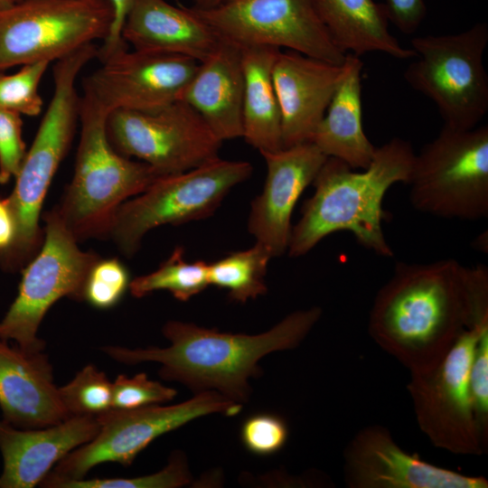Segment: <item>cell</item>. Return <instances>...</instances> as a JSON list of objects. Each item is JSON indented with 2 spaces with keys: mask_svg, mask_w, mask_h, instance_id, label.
Returning <instances> with one entry per match:
<instances>
[{
  "mask_svg": "<svg viewBox=\"0 0 488 488\" xmlns=\"http://www.w3.org/2000/svg\"><path fill=\"white\" fill-rule=\"evenodd\" d=\"M389 20L405 34L415 33L425 19L424 0H385Z\"/></svg>",
  "mask_w": 488,
  "mask_h": 488,
  "instance_id": "cell-36",
  "label": "cell"
},
{
  "mask_svg": "<svg viewBox=\"0 0 488 488\" xmlns=\"http://www.w3.org/2000/svg\"><path fill=\"white\" fill-rule=\"evenodd\" d=\"M321 315L318 306L296 310L268 331L255 335L221 333L171 320L162 330L170 342L167 347L110 345L100 350L123 364L157 362L164 380L179 381L195 393L215 390L241 404L251 391L249 380L260 374L259 360L270 352L297 347Z\"/></svg>",
  "mask_w": 488,
  "mask_h": 488,
  "instance_id": "cell-2",
  "label": "cell"
},
{
  "mask_svg": "<svg viewBox=\"0 0 488 488\" xmlns=\"http://www.w3.org/2000/svg\"><path fill=\"white\" fill-rule=\"evenodd\" d=\"M472 410L483 450L488 448V326L475 343L468 372Z\"/></svg>",
  "mask_w": 488,
  "mask_h": 488,
  "instance_id": "cell-32",
  "label": "cell"
},
{
  "mask_svg": "<svg viewBox=\"0 0 488 488\" xmlns=\"http://www.w3.org/2000/svg\"><path fill=\"white\" fill-rule=\"evenodd\" d=\"M415 155L410 142L394 137L376 147L370 165L361 172L327 157L312 183L314 194L292 227L288 255L304 256L328 235L349 231L366 249L392 257L382 229L386 217L382 202L393 184H408Z\"/></svg>",
  "mask_w": 488,
  "mask_h": 488,
  "instance_id": "cell-3",
  "label": "cell"
},
{
  "mask_svg": "<svg viewBox=\"0 0 488 488\" xmlns=\"http://www.w3.org/2000/svg\"><path fill=\"white\" fill-rule=\"evenodd\" d=\"M413 207L443 218L476 221L488 216V126L443 127L416 154L408 183Z\"/></svg>",
  "mask_w": 488,
  "mask_h": 488,
  "instance_id": "cell-7",
  "label": "cell"
},
{
  "mask_svg": "<svg viewBox=\"0 0 488 488\" xmlns=\"http://www.w3.org/2000/svg\"><path fill=\"white\" fill-rule=\"evenodd\" d=\"M226 0H193V7L199 9H208L214 7Z\"/></svg>",
  "mask_w": 488,
  "mask_h": 488,
  "instance_id": "cell-39",
  "label": "cell"
},
{
  "mask_svg": "<svg viewBox=\"0 0 488 488\" xmlns=\"http://www.w3.org/2000/svg\"><path fill=\"white\" fill-rule=\"evenodd\" d=\"M98 52L96 44L89 43L55 61L52 97L7 196L17 230L13 246L0 255V267L5 272L21 271L42 243L43 230L39 225L42 204L80 124L76 80Z\"/></svg>",
  "mask_w": 488,
  "mask_h": 488,
  "instance_id": "cell-4",
  "label": "cell"
},
{
  "mask_svg": "<svg viewBox=\"0 0 488 488\" xmlns=\"http://www.w3.org/2000/svg\"><path fill=\"white\" fill-rule=\"evenodd\" d=\"M113 10V21L107 38L99 48L98 58L103 61L118 51L127 48L122 38V28L126 16L134 0H108Z\"/></svg>",
  "mask_w": 488,
  "mask_h": 488,
  "instance_id": "cell-37",
  "label": "cell"
},
{
  "mask_svg": "<svg viewBox=\"0 0 488 488\" xmlns=\"http://www.w3.org/2000/svg\"><path fill=\"white\" fill-rule=\"evenodd\" d=\"M333 64L293 51H279L272 70L282 122L283 148L311 142L343 76Z\"/></svg>",
  "mask_w": 488,
  "mask_h": 488,
  "instance_id": "cell-18",
  "label": "cell"
},
{
  "mask_svg": "<svg viewBox=\"0 0 488 488\" xmlns=\"http://www.w3.org/2000/svg\"><path fill=\"white\" fill-rule=\"evenodd\" d=\"M107 117L102 108L80 96L74 173L55 206L78 241L108 237L119 206L161 177L148 164L134 161L112 146Z\"/></svg>",
  "mask_w": 488,
  "mask_h": 488,
  "instance_id": "cell-5",
  "label": "cell"
},
{
  "mask_svg": "<svg viewBox=\"0 0 488 488\" xmlns=\"http://www.w3.org/2000/svg\"><path fill=\"white\" fill-rule=\"evenodd\" d=\"M14 2L20 1V0H13Z\"/></svg>",
  "mask_w": 488,
  "mask_h": 488,
  "instance_id": "cell-41",
  "label": "cell"
},
{
  "mask_svg": "<svg viewBox=\"0 0 488 488\" xmlns=\"http://www.w3.org/2000/svg\"><path fill=\"white\" fill-rule=\"evenodd\" d=\"M261 155L267 175L250 203L248 230L276 258L287 252L293 210L327 156L312 142Z\"/></svg>",
  "mask_w": 488,
  "mask_h": 488,
  "instance_id": "cell-17",
  "label": "cell"
},
{
  "mask_svg": "<svg viewBox=\"0 0 488 488\" xmlns=\"http://www.w3.org/2000/svg\"><path fill=\"white\" fill-rule=\"evenodd\" d=\"M488 323L465 330L432 369L410 372L407 385L418 427L437 448L455 455L484 454L468 390L475 343Z\"/></svg>",
  "mask_w": 488,
  "mask_h": 488,
  "instance_id": "cell-14",
  "label": "cell"
},
{
  "mask_svg": "<svg viewBox=\"0 0 488 488\" xmlns=\"http://www.w3.org/2000/svg\"><path fill=\"white\" fill-rule=\"evenodd\" d=\"M279 51L261 46L241 48L242 137L260 154L283 148L281 113L272 77Z\"/></svg>",
  "mask_w": 488,
  "mask_h": 488,
  "instance_id": "cell-25",
  "label": "cell"
},
{
  "mask_svg": "<svg viewBox=\"0 0 488 488\" xmlns=\"http://www.w3.org/2000/svg\"><path fill=\"white\" fill-rule=\"evenodd\" d=\"M99 431L96 417L70 416L40 428H19L0 419L3 469L0 488H33L54 465Z\"/></svg>",
  "mask_w": 488,
  "mask_h": 488,
  "instance_id": "cell-19",
  "label": "cell"
},
{
  "mask_svg": "<svg viewBox=\"0 0 488 488\" xmlns=\"http://www.w3.org/2000/svg\"><path fill=\"white\" fill-rule=\"evenodd\" d=\"M410 44L418 59L404 72L408 84L436 104L444 127H477L488 112L487 23L457 33L414 37Z\"/></svg>",
  "mask_w": 488,
  "mask_h": 488,
  "instance_id": "cell-6",
  "label": "cell"
},
{
  "mask_svg": "<svg viewBox=\"0 0 488 488\" xmlns=\"http://www.w3.org/2000/svg\"><path fill=\"white\" fill-rule=\"evenodd\" d=\"M241 48L220 38L178 100L192 107L221 142L242 137Z\"/></svg>",
  "mask_w": 488,
  "mask_h": 488,
  "instance_id": "cell-22",
  "label": "cell"
},
{
  "mask_svg": "<svg viewBox=\"0 0 488 488\" xmlns=\"http://www.w3.org/2000/svg\"><path fill=\"white\" fill-rule=\"evenodd\" d=\"M130 281L128 269L120 259L99 258L86 277L82 301L99 309H109L121 300Z\"/></svg>",
  "mask_w": 488,
  "mask_h": 488,
  "instance_id": "cell-31",
  "label": "cell"
},
{
  "mask_svg": "<svg viewBox=\"0 0 488 488\" xmlns=\"http://www.w3.org/2000/svg\"><path fill=\"white\" fill-rule=\"evenodd\" d=\"M50 62L37 61L23 65L13 74L0 71V108L29 117L41 114L43 100L40 82Z\"/></svg>",
  "mask_w": 488,
  "mask_h": 488,
  "instance_id": "cell-29",
  "label": "cell"
},
{
  "mask_svg": "<svg viewBox=\"0 0 488 488\" xmlns=\"http://www.w3.org/2000/svg\"><path fill=\"white\" fill-rule=\"evenodd\" d=\"M16 230V220L8 197L0 198V255L13 246Z\"/></svg>",
  "mask_w": 488,
  "mask_h": 488,
  "instance_id": "cell-38",
  "label": "cell"
},
{
  "mask_svg": "<svg viewBox=\"0 0 488 488\" xmlns=\"http://www.w3.org/2000/svg\"><path fill=\"white\" fill-rule=\"evenodd\" d=\"M113 21L108 0H20L0 10V71L56 61L102 42Z\"/></svg>",
  "mask_w": 488,
  "mask_h": 488,
  "instance_id": "cell-11",
  "label": "cell"
},
{
  "mask_svg": "<svg viewBox=\"0 0 488 488\" xmlns=\"http://www.w3.org/2000/svg\"><path fill=\"white\" fill-rule=\"evenodd\" d=\"M0 409L3 420L23 429L55 425L70 417L43 351L26 352L0 339Z\"/></svg>",
  "mask_w": 488,
  "mask_h": 488,
  "instance_id": "cell-20",
  "label": "cell"
},
{
  "mask_svg": "<svg viewBox=\"0 0 488 488\" xmlns=\"http://www.w3.org/2000/svg\"><path fill=\"white\" fill-rule=\"evenodd\" d=\"M14 3L13 0H0V10L11 6Z\"/></svg>",
  "mask_w": 488,
  "mask_h": 488,
  "instance_id": "cell-40",
  "label": "cell"
},
{
  "mask_svg": "<svg viewBox=\"0 0 488 488\" xmlns=\"http://www.w3.org/2000/svg\"><path fill=\"white\" fill-rule=\"evenodd\" d=\"M343 473L349 488H487L483 476L462 474L402 449L384 426L358 431L345 447Z\"/></svg>",
  "mask_w": 488,
  "mask_h": 488,
  "instance_id": "cell-16",
  "label": "cell"
},
{
  "mask_svg": "<svg viewBox=\"0 0 488 488\" xmlns=\"http://www.w3.org/2000/svg\"><path fill=\"white\" fill-rule=\"evenodd\" d=\"M175 389L149 380L144 372L132 377L119 374L112 382V408L133 409L172 400Z\"/></svg>",
  "mask_w": 488,
  "mask_h": 488,
  "instance_id": "cell-33",
  "label": "cell"
},
{
  "mask_svg": "<svg viewBox=\"0 0 488 488\" xmlns=\"http://www.w3.org/2000/svg\"><path fill=\"white\" fill-rule=\"evenodd\" d=\"M362 66L359 56L346 54L343 76L311 140L327 157L355 170L367 168L376 150L362 126Z\"/></svg>",
  "mask_w": 488,
  "mask_h": 488,
  "instance_id": "cell-23",
  "label": "cell"
},
{
  "mask_svg": "<svg viewBox=\"0 0 488 488\" xmlns=\"http://www.w3.org/2000/svg\"><path fill=\"white\" fill-rule=\"evenodd\" d=\"M42 219V243L21 269L17 295L0 320V339L30 352L44 350L38 332L57 301L63 297L82 301L88 273L100 258L80 249L55 206Z\"/></svg>",
  "mask_w": 488,
  "mask_h": 488,
  "instance_id": "cell-9",
  "label": "cell"
},
{
  "mask_svg": "<svg viewBox=\"0 0 488 488\" xmlns=\"http://www.w3.org/2000/svg\"><path fill=\"white\" fill-rule=\"evenodd\" d=\"M208 266L203 260L186 261L183 248L176 247L155 271L131 280L128 289L136 298L166 290L177 300L186 302L210 286Z\"/></svg>",
  "mask_w": 488,
  "mask_h": 488,
  "instance_id": "cell-27",
  "label": "cell"
},
{
  "mask_svg": "<svg viewBox=\"0 0 488 488\" xmlns=\"http://www.w3.org/2000/svg\"><path fill=\"white\" fill-rule=\"evenodd\" d=\"M488 323V269L454 258L396 264L377 292L371 339L410 372L436 366L467 329Z\"/></svg>",
  "mask_w": 488,
  "mask_h": 488,
  "instance_id": "cell-1",
  "label": "cell"
},
{
  "mask_svg": "<svg viewBox=\"0 0 488 488\" xmlns=\"http://www.w3.org/2000/svg\"><path fill=\"white\" fill-rule=\"evenodd\" d=\"M192 482L186 456L174 451L160 471L137 477L83 478L69 481L60 488H177Z\"/></svg>",
  "mask_w": 488,
  "mask_h": 488,
  "instance_id": "cell-30",
  "label": "cell"
},
{
  "mask_svg": "<svg viewBox=\"0 0 488 488\" xmlns=\"http://www.w3.org/2000/svg\"><path fill=\"white\" fill-rule=\"evenodd\" d=\"M190 7L219 38L240 48H286L333 64L345 61L315 0H226L208 9Z\"/></svg>",
  "mask_w": 488,
  "mask_h": 488,
  "instance_id": "cell-12",
  "label": "cell"
},
{
  "mask_svg": "<svg viewBox=\"0 0 488 488\" xmlns=\"http://www.w3.org/2000/svg\"><path fill=\"white\" fill-rule=\"evenodd\" d=\"M112 146L160 176L180 174L219 157L221 145L202 117L176 100L151 111L115 110L107 117Z\"/></svg>",
  "mask_w": 488,
  "mask_h": 488,
  "instance_id": "cell-13",
  "label": "cell"
},
{
  "mask_svg": "<svg viewBox=\"0 0 488 488\" xmlns=\"http://www.w3.org/2000/svg\"><path fill=\"white\" fill-rule=\"evenodd\" d=\"M122 38L133 50L181 55L198 62L208 58L220 42L191 7L166 0H134Z\"/></svg>",
  "mask_w": 488,
  "mask_h": 488,
  "instance_id": "cell-21",
  "label": "cell"
},
{
  "mask_svg": "<svg viewBox=\"0 0 488 488\" xmlns=\"http://www.w3.org/2000/svg\"><path fill=\"white\" fill-rule=\"evenodd\" d=\"M26 152L21 115L0 108V184L14 179Z\"/></svg>",
  "mask_w": 488,
  "mask_h": 488,
  "instance_id": "cell-35",
  "label": "cell"
},
{
  "mask_svg": "<svg viewBox=\"0 0 488 488\" xmlns=\"http://www.w3.org/2000/svg\"><path fill=\"white\" fill-rule=\"evenodd\" d=\"M241 408L215 390L198 392L172 406L150 405L133 409L111 408L96 417L99 431L88 443L57 463L39 484L60 488L66 482L83 479L103 463L130 465L137 455L158 436L208 414L234 415Z\"/></svg>",
  "mask_w": 488,
  "mask_h": 488,
  "instance_id": "cell-10",
  "label": "cell"
},
{
  "mask_svg": "<svg viewBox=\"0 0 488 488\" xmlns=\"http://www.w3.org/2000/svg\"><path fill=\"white\" fill-rule=\"evenodd\" d=\"M288 428L279 417L258 414L245 420L241 427V439L251 453L260 455H272L286 444Z\"/></svg>",
  "mask_w": 488,
  "mask_h": 488,
  "instance_id": "cell-34",
  "label": "cell"
},
{
  "mask_svg": "<svg viewBox=\"0 0 488 488\" xmlns=\"http://www.w3.org/2000/svg\"><path fill=\"white\" fill-rule=\"evenodd\" d=\"M271 258L269 251L256 242L248 249L231 252L209 263V283L227 289L230 298L237 302L255 299L267 291L265 278Z\"/></svg>",
  "mask_w": 488,
  "mask_h": 488,
  "instance_id": "cell-26",
  "label": "cell"
},
{
  "mask_svg": "<svg viewBox=\"0 0 488 488\" xmlns=\"http://www.w3.org/2000/svg\"><path fill=\"white\" fill-rule=\"evenodd\" d=\"M199 63L185 56L127 48L101 61L84 79L82 96L108 115L156 110L178 100Z\"/></svg>",
  "mask_w": 488,
  "mask_h": 488,
  "instance_id": "cell-15",
  "label": "cell"
},
{
  "mask_svg": "<svg viewBox=\"0 0 488 488\" xmlns=\"http://www.w3.org/2000/svg\"><path fill=\"white\" fill-rule=\"evenodd\" d=\"M252 172L247 161L217 157L191 170L161 176L119 206L108 237L123 255L131 257L153 229L212 215L230 191Z\"/></svg>",
  "mask_w": 488,
  "mask_h": 488,
  "instance_id": "cell-8",
  "label": "cell"
},
{
  "mask_svg": "<svg viewBox=\"0 0 488 488\" xmlns=\"http://www.w3.org/2000/svg\"><path fill=\"white\" fill-rule=\"evenodd\" d=\"M59 394L69 416L98 417L112 408V381L96 366L80 370Z\"/></svg>",
  "mask_w": 488,
  "mask_h": 488,
  "instance_id": "cell-28",
  "label": "cell"
},
{
  "mask_svg": "<svg viewBox=\"0 0 488 488\" xmlns=\"http://www.w3.org/2000/svg\"><path fill=\"white\" fill-rule=\"evenodd\" d=\"M317 12L335 45L344 53L361 56L380 52L399 60L415 58L388 28L385 4L374 0H315Z\"/></svg>",
  "mask_w": 488,
  "mask_h": 488,
  "instance_id": "cell-24",
  "label": "cell"
}]
</instances>
